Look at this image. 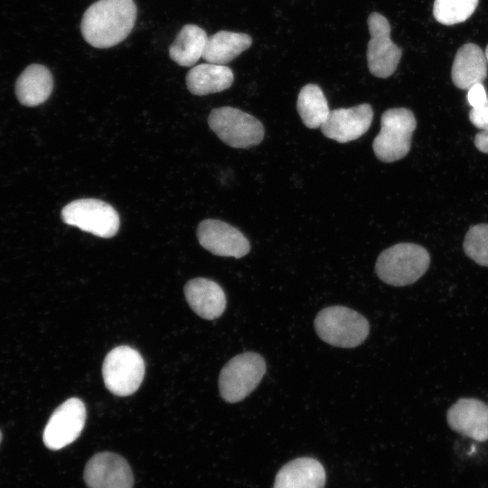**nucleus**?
I'll use <instances>...</instances> for the list:
<instances>
[{
  "label": "nucleus",
  "mask_w": 488,
  "mask_h": 488,
  "mask_svg": "<svg viewBox=\"0 0 488 488\" xmlns=\"http://www.w3.org/2000/svg\"><path fill=\"white\" fill-rule=\"evenodd\" d=\"M136 13L133 0H98L83 14L81 34L95 48H110L129 35Z\"/></svg>",
  "instance_id": "1"
},
{
  "label": "nucleus",
  "mask_w": 488,
  "mask_h": 488,
  "mask_svg": "<svg viewBox=\"0 0 488 488\" xmlns=\"http://www.w3.org/2000/svg\"><path fill=\"white\" fill-rule=\"evenodd\" d=\"M430 256L422 246L399 243L383 250L378 257L375 271L384 283L405 286L418 281L428 269Z\"/></svg>",
  "instance_id": "2"
},
{
  "label": "nucleus",
  "mask_w": 488,
  "mask_h": 488,
  "mask_svg": "<svg viewBox=\"0 0 488 488\" xmlns=\"http://www.w3.org/2000/svg\"><path fill=\"white\" fill-rule=\"evenodd\" d=\"M314 324L317 335L324 342L342 348L361 344L370 332L369 322L363 315L342 305L322 309Z\"/></svg>",
  "instance_id": "3"
},
{
  "label": "nucleus",
  "mask_w": 488,
  "mask_h": 488,
  "mask_svg": "<svg viewBox=\"0 0 488 488\" xmlns=\"http://www.w3.org/2000/svg\"><path fill=\"white\" fill-rule=\"evenodd\" d=\"M417 127L413 112L406 108H394L383 112L380 130L372 143L376 157L392 163L405 157L410 150L411 139Z\"/></svg>",
  "instance_id": "4"
},
{
  "label": "nucleus",
  "mask_w": 488,
  "mask_h": 488,
  "mask_svg": "<svg viewBox=\"0 0 488 488\" xmlns=\"http://www.w3.org/2000/svg\"><path fill=\"white\" fill-rule=\"evenodd\" d=\"M265 373L266 362L260 354L248 352L233 357L220 373L221 398L229 403L244 399L258 387Z\"/></svg>",
  "instance_id": "5"
},
{
  "label": "nucleus",
  "mask_w": 488,
  "mask_h": 488,
  "mask_svg": "<svg viewBox=\"0 0 488 488\" xmlns=\"http://www.w3.org/2000/svg\"><path fill=\"white\" fill-rule=\"evenodd\" d=\"M210 128L226 145L234 148L258 145L264 137V127L255 117L231 107H221L211 111Z\"/></svg>",
  "instance_id": "6"
},
{
  "label": "nucleus",
  "mask_w": 488,
  "mask_h": 488,
  "mask_svg": "<svg viewBox=\"0 0 488 488\" xmlns=\"http://www.w3.org/2000/svg\"><path fill=\"white\" fill-rule=\"evenodd\" d=\"M145 375L141 354L129 346H117L106 356L102 376L106 388L114 395L126 397L140 387Z\"/></svg>",
  "instance_id": "7"
},
{
  "label": "nucleus",
  "mask_w": 488,
  "mask_h": 488,
  "mask_svg": "<svg viewBox=\"0 0 488 488\" xmlns=\"http://www.w3.org/2000/svg\"><path fill=\"white\" fill-rule=\"evenodd\" d=\"M62 221L100 238H111L119 229V216L108 203L98 199H79L61 210Z\"/></svg>",
  "instance_id": "8"
},
{
  "label": "nucleus",
  "mask_w": 488,
  "mask_h": 488,
  "mask_svg": "<svg viewBox=\"0 0 488 488\" xmlns=\"http://www.w3.org/2000/svg\"><path fill=\"white\" fill-rule=\"evenodd\" d=\"M371 39L367 47V62L371 73L378 78H388L394 73L402 51L390 39L389 21L379 13H371L368 19Z\"/></svg>",
  "instance_id": "9"
},
{
  "label": "nucleus",
  "mask_w": 488,
  "mask_h": 488,
  "mask_svg": "<svg viewBox=\"0 0 488 488\" xmlns=\"http://www.w3.org/2000/svg\"><path fill=\"white\" fill-rule=\"evenodd\" d=\"M86 408L77 398H70L61 404L50 417L42 435L44 445L59 450L75 441L83 430Z\"/></svg>",
  "instance_id": "10"
},
{
  "label": "nucleus",
  "mask_w": 488,
  "mask_h": 488,
  "mask_svg": "<svg viewBox=\"0 0 488 488\" xmlns=\"http://www.w3.org/2000/svg\"><path fill=\"white\" fill-rule=\"evenodd\" d=\"M197 238L202 248L217 256L240 258L250 250L243 233L220 220L202 221L197 228Z\"/></svg>",
  "instance_id": "11"
},
{
  "label": "nucleus",
  "mask_w": 488,
  "mask_h": 488,
  "mask_svg": "<svg viewBox=\"0 0 488 488\" xmlns=\"http://www.w3.org/2000/svg\"><path fill=\"white\" fill-rule=\"evenodd\" d=\"M83 476L89 488H133L134 484L128 463L111 452L94 455L88 461Z\"/></svg>",
  "instance_id": "12"
},
{
  "label": "nucleus",
  "mask_w": 488,
  "mask_h": 488,
  "mask_svg": "<svg viewBox=\"0 0 488 488\" xmlns=\"http://www.w3.org/2000/svg\"><path fill=\"white\" fill-rule=\"evenodd\" d=\"M373 119L370 104L363 103L349 108L330 111L326 121L321 126L322 133L338 143L353 141L364 135Z\"/></svg>",
  "instance_id": "13"
},
{
  "label": "nucleus",
  "mask_w": 488,
  "mask_h": 488,
  "mask_svg": "<svg viewBox=\"0 0 488 488\" xmlns=\"http://www.w3.org/2000/svg\"><path fill=\"white\" fill-rule=\"evenodd\" d=\"M449 427L476 441L488 440V405L473 398H462L446 412Z\"/></svg>",
  "instance_id": "14"
},
{
  "label": "nucleus",
  "mask_w": 488,
  "mask_h": 488,
  "mask_svg": "<svg viewBox=\"0 0 488 488\" xmlns=\"http://www.w3.org/2000/svg\"><path fill=\"white\" fill-rule=\"evenodd\" d=\"M184 294L190 307L202 318L213 320L226 308V296L216 282L198 277L187 282Z\"/></svg>",
  "instance_id": "15"
},
{
  "label": "nucleus",
  "mask_w": 488,
  "mask_h": 488,
  "mask_svg": "<svg viewBox=\"0 0 488 488\" xmlns=\"http://www.w3.org/2000/svg\"><path fill=\"white\" fill-rule=\"evenodd\" d=\"M487 76V60L482 49L474 43L461 46L452 65L451 78L455 86L469 89L474 84L483 83Z\"/></svg>",
  "instance_id": "16"
},
{
  "label": "nucleus",
  "mask_w": 488,
  "mask_h": 488,
  "mask_svg": "<svg viewBox=\"0 0 488 488\" xmlns=\"http://www.w3.org/2000/svg\"><path fill=\"white\" fill-rule=\"evenodd\" d=\"M325 471L319 461L300 457L285 465L277 473L274 488H324Z\"/></svg>",
  "instance_id": "17"
},
{
  "label": "nucleus",
  "mask_w": 488,
  "mask_h": 488,
  "mask_svg": "<svg viewBox=\"0 0 488 488\" xmlns=\"http://www.w3.org/2000/svg\"><path fill=\"white\" fill-rule=\"evenodd\" d=\"M53 89L50 70L40 64L29 65L18 77L15 94L24 106L34 107L46 101Z\"/></svg>",
  "instance_id": "18"
},
{
  "label": "nucleus",
  "mask_w": 488,
  "mask_h": 488,
  "mask_svg": "<svg viewBox=\"0 0 488 488\" xmlns=\"http://www.w3.org/2000/svg\"><path fill=\"white\" fill-rule=\"evenodd\" d=\"M233 80L229 67L206 62L195 65L188 71L186 86L192 94L203 96L229 89Z\"/></svg>",
  "instance_id": "19"
},
{
  "label": "nucleus",
  "mask_w": 488,
  "mask_h": 488,
  "mask_svg": "<svg viewBox=\"0 0 488 488\" xmlns=\"http://www.w3.org/2000/svg\"><path fill=\"white\" fill-rule=\"evenodd\" d=\"M249 34L220 31L209 36L202 59L206 62L225 65L250 47Z\"/></svg>",
  "instance_id": "20"
},
{
  "label": "nucleus",
  "mask_w": 488,
  "mask_h": 488,
  "mask_svg": "<svg viewBox=\"0 0 488 488\" xmlns=\"http://www.w3.org/2000/svg\"><path fill=\"white\" fill-rule=\"evenodd\" d=\"M208 37L201 27L195 24L184 25L169 48L170 58L181 66L194 65L202 58Z\"/></svg>",
  "instance_id": "21"
},
{
  "label": "nucleus",
  "mask_w": 488,
  "mask_h": 488,
  "mask_svg": "<svg viewBox=\"0 0 488 488\" xmlns=\"http://www.w3.org/2000/svg\"><path fill=\"white\" fill-rule=\"evenodd\" d=\"M296 108L305 126L311 129L321 127L331 111L323 90L311 83L301 89Z\"/></svg>",
  "instance_id": "22"
},
{
  "label": "nucleus",
  "mask_w": 488,
  "mask_h": 488,
  "mask_svg": "<svg viewBox=\"0 0 488 488\" xmlns=\"http://www.w3.org/2000/svg\"><path fill=\"white\" fill-rule=\"evenodd\" d=\"M479 0H435L433 15L445 25L466 21L475 11Z\"/></svg>",
  "instance_id": "23"
},
{
  "label": "nucleus",
  "mask_w": 488,
  "mask_h": 488,
  "mask_svg": "<svg viewBox=\"0 0 488 488\" xmlns=\"http://www.w3.org/2000/svg\"><path fill=\"white\" fill-rule=\"evenodd\" d=\"M465 255L475 263L488 267V224H477L469 229L464 240Z\"/></svg>",
  "instance_id": "24"
},
{
  "label": "nucleus",
  "mask_w": 488,
  "mask_h": 488,
  "mask_svg": "<svg viewBox=\"0 0 488 488\" xmlns=\"http://www.w3.org/2000/svg\"><path fill=\"white\" fill-rule=\"evenodd\" d=\"M470 122L481 130L488 129V98L477 108H472L469 112Z\"/></svg>",
  "instance_id": "25"
},
{
  "label": "nucleus",
  "mask_w": 488,
  "mask_h": 488,
  "mask_svg": "<svg viewBox=\"0 0 488 488\" xmlns=\"http://www.w3.org/2000/svg\"><path fill=\"white\" fill-rule=\"evenodd\" d=\"M487 98L483 83L474 84L468 89L467 100L472 108L480 107L485 102Z\"/></svg>",
  "instance_id": "26"
},
{
  "label": "nucleus",
  "mask_w": 488,
  "mask_h": 488,
  "mask_svg": "<svg viewBox=\"0 0 488 488\" xmlns=\"http://www.w3.org/2000/svg\"><path fill=\"white\" fill-rule=\"evenodd\" d=\"M474 143L479 151L488 154V129H484L477 133L475 135Z\"/></svg>",
  "instance_id": "27"
},
{
  "label": "nucleus",
  "mask_w": 488,
  "mask_h": 488,
  "mask_svg": "<svg viewBox=\"0 0 488 488\" xmlns=\"http://www.w3.org/2000/svg\"><path fill=\"white\" fill-rule=\"evenodd\" d=\"M485 57H486L487 62H488V45H487L486 50H485Z\"/></svg>",
  "instance_id": "28"
},
{
  "label": "nucleus",
  "mask_w": 488,
  "mask_h": 488,
  "mask_svg": "<svg viewBox=\"0 0 488 488\" xmlns=\"http://www.w3.org/2000/svg\"><path fill=\"white\" fill-rule=\"evenodd\" d=\"M1 438H2V434H1V432H0V441H1Z\"/></svg>",
  "instance_id": "29"
}]
</instances>
